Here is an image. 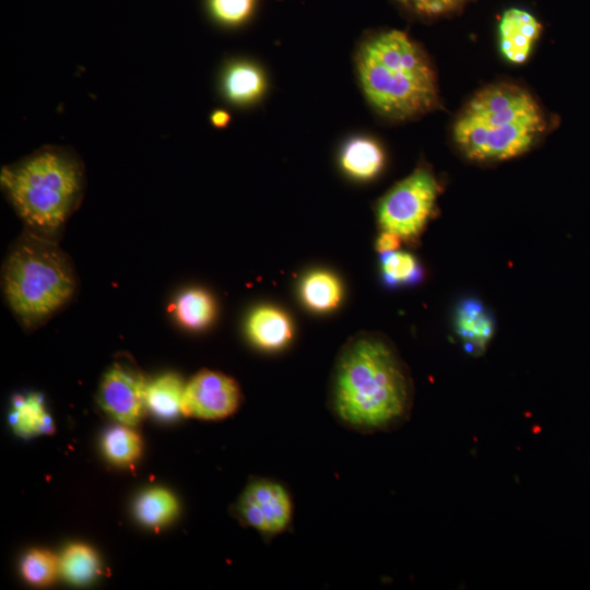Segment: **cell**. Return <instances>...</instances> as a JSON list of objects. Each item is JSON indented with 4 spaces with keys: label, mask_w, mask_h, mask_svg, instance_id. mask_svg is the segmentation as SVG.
Masks as SVG:
<instances>
[{
    "label": "cell",
    "mask_w": 590,
    "mask_h": 590,
    "mask_svg": "<svg viewBox=\"0 0 590 590\" xmlns=\"http://www.w3.org/2000/svg\"><path fill=\"white\" fill-rule=\"evenodd\" d=\"M413 386L386 340L362 334L341 350L332 376L330 409L345 427L364 434L392 430L412 410Z\"/></svg>",
    "instance_id": "cell-1"
},
{
    "label": "cell",
    "mask_w": 590,
    "mask_h": 590,
    "mask_svg": "<svg viewBox=\"0 0 590 590\" xmlns=\"http://www.w3.org/2000/svg\"><path fill=\"white\" fill-rule=\"evenodd\" d=\"M356 67L367 101L387 118H414L438 103L436 75L427 56L401 31H385L365 39Z\"/></svg>",
    "instance_id": "cell-2"
},
{
    "label": "cell",
    "mask_w": 590,
    "mask_h": 590,
    "mask_svg": "<svg viewBox=\"0 0 590 590\" xmlns=\"http://www.w3.org/2000/svg\"><path fill=\"white\" fill-rule=\"evenodd\" d=\"M545 127L542 109L526 88L496 83L464 105L453 123V140L470 160L503 161L529 151Z\"/></svg>",
    "instance_id": "cell-3"
},
{
    "label": "cell",
    "mask_w": 590,
    "mask_h": 590,
    "mask_svg": "<svg viewBox=\"0 0 590 590\" xmlns=\"http://www.w3.org/2000/svg\"><path fill=\"white\" fill-rule=\"evenodd\" d=\"M75 288L69 260L52 241L25 235L4 267V293L25 323L39 321L68 302Z\"/></svg>",
    "instance_id": "cell-4"
},
{
    "label": "cell",
    "mask_w": 590,
    "mask_h": 590,
    "mask_svg": "<svg viewBox=\"0 0 590 590\" xmlns=\"http://www.w3.org/2000/svg\"><path fill=\"white\" fill-rule=\"evenodd\" d=\"M76 164L57 151H44L4 168L1 182L22 219L43 231L57 229L80 190Z\"/></svg>",
    "instance_id": "cell-5"
},
{
    "label": "cell",
    "mask_w": 590,
    "mask_h": 590,
    "mask_svg": "<svg viewBox=\"0 0 590 590\" xmlns=\"http://www.w3.org/2000/svg\"><path fill=\"white\" fill-rule=\"evenodd\" d=\"M439 190L429 169L416 168L380 200L377 217L381 229L408 241L415 240L434 212Z\"/></svg>",
    "instance_id": "cell-6"
},
{
    "label": "cell",
    "mask_w": 590,
    "mask_h": 590,
    "mask_svg": "<svg viewBox=\"0 0 590 590\" xmlns=\"http://www.w3.org/2000/svg\"><path fill=\"white\" fill-rule=\"evenodd\" d=\"M235 509L245 524L267 536L282 533L293 516L288 492L269 479L250 482L240 494Z\"/></svg>",
    "instance_id": "cell-7"
},
{
    "label": "cell",
    "mask_w": 590,
    "mask_h": 590,
    "mask_svg": "<svg viewBox=\"0 0 590 590\" xmlns=\"http://www.w3.org/2000/svg\"><path fill=\"white\" fill-rule=\"evenodd\" d=\"M239 402L240 391L232 378L203 370L185 386L182 414L201 420H221L232 415Z\"/></svg>",
    "instance_id": "cell-8"
},
{
    "label": "cell",
    "mask_w": 590,
    "mask_h": 590,
    "mask_svg": "<svg viewBox=\"0 0 590 590\" xmlns=\"http://www.w3.org/2000/svg\"><path fill=\"white\" fill-rule=\"evenodd\" d=\"M146 387L140 373L119 364L114 365L103 377L99 403L111 417L133 426L140 421L146 405Z\"/></svg>",
    "instance_id": "cell-9"
},
{
    "label": "cell",
    "mask_w": 590,
    "mask_h": 590,
    "mask_svg": "<svg viewBox=\"0 0 590 590\" xmlns=\"http://www.w3.org/2000/svg\"><path fill=\"white\" fill-rule=\"evenodd\" d=\"M541 28L539 21L524 10L512 8L505 11L498 25L499 49L504 58L511 63H523Z\"/></svg>",
    "instance_id": "cell-10"
},
{
    "label": "cell",
    "mask_w": 590,
    "mask_h": 590,
    "mask_svg": "<svg viewBox=\"0 0 590 590\" xmlns=\"http://www.w3.org/2000/svg\"><path fill=\"white\" fill-rule=\"evenodd\" d=\"M455 330L465 350L481 354L495 332V321L488 309L476 298H464L456 307Z\"/></svg>",
    "instance_id": "cell-11"
},
{
    "label": "cell",
    "mask_w": 590,
    "mask_h": 590,
    "mask_svg": "<svg viewBox=\"0 0 590 590\" xmlns=\"http://www.w3.org/2000/svg\"><path fill=\"white\" fill-rule=\"evenodd\" d=\"M247 332L258 346L266 350H276L290 341L292 324L284 312L264 306L251 312L247 321Z\"/></svg>",
    "instance_id": "cell-12"
},
{
    "label": "cell",
    "mask_w": 590,
    "mask_h": 590,
    "mask_svg": "<svg viewBox=\"0 0 590 590\" xmlns=\"http://www.w3.org/2000/svg\"><path fill=\"white\" fill-rule=\"evenodd\" d=\"M185 386L175 374H166L148 384L145 404L157 417L169 420L182 414Z\"/></svg>",
    "instance_id": "cell-13"
},
{
    "label": "cell",
    "mask_w": 590,
    "mask_h": 590,
    "mask_svg": "<svg viewBox=\"0 0 590 590\" xmlns=\"http://www.w3.org/2000/svg\"><path fill=\"white\" fill-rule=\"evenodd\" d=\"M13 430L22 437L48 434L52 423L38 394L16 397L9 416Z\"/></svg>",
    "instance_id": "cell-14"
},
{
    "label": "cell",
    "mask_w": 590,
    "mask_h": 590,
    "mask_svg": "<svg viewBox=\"0 0 590 590\" xmlns=\"http://www.w3.org/2000/svg\"><path fill=\"white\" fill-rule=\"evenodd\" d=\"M343 168L352 176L368 179L379 173L384 165V153L380 146L370 139L356 138L343 149L341 155Z\"/></svg>",
    "instance_id": "cell-15"
},
{
    "label": "cell",
    "mask_w": 590,
    "mask_h": 590,
    "mask_svg": "<svg viewBox=\"0 0 590 590\" xmlns=\"http://www.w3.org/2000/svg\"><path fill=\"white\" fill-rule=\"evenodd\" d=\"M178 321L189 329L206 327L215 315V305L206 292L192 288L181 293L174 305Z\"/></svg>",
    "instance_id": "cell-16"
},
{
    "label": "cell",
    "mask_w": 590,
    "mask_h": 590,
    "mask_svg": "<svg viewBox=\"0 0 590 590\" xmlns=\"http://www.w3.org/2000/svg\"><path fill=\"white\" fill-rule=\"evenodd\" d=\"M178 511L174 495L164 488L142 493L135 503L137 518L145 526L158 528L168 523Z\"/></svg>",
    "instance_id": "cell-17"
},
{
    "label": "cell",
    "mask_w": 590,
    "mask_h": 590,
    "mask_svg": "<svg viewBox=\"0 0 590 590\" xmlns=\"http://www.w3.org/2000/svg\"><path fill=\"white\" fill-rule=\"evenodd\" d=\"M341 294L339 281L328 272H312L304 279L302 284L305 304L317 311L334 308L340 302Z\"/></svg>",
    "instance_id": "cell-18"
},
{
    "label": "cell",
    "mask_w": 590,
    "mask_h": 590,
    "mask_svg": "<svg viewBox=\"0 0 590 590\" xmlns=\"http://www.w3.org/2000/svg\"><path fill=\"white\" fill-rule=\"evenodd\" d=\"M262 73L252 64L232 66L224 78V90L234 102L246 103L256 99L263 91Z\"/></svg>",
    "instance_id": "cell-19"
},
{
    "label": "cell",
    "mask_w": 590,
    "mask_h": 590,
    "mask_svg": "<svg viewBox=\"0 0 590 590\" xmlns=\"http://www.w3.org/2000/svg\"><path fill=\"white\" fill-rule=\"evenodd\" d=\"M59 559L62 576L74 585L90 582L98 571L96 554L83 544L68 546Z\"/></svg>",
    "instance_id": "cell-20"
},
{
    "label": "cell",
    "mask_w": 590,
    "mask_h": 590,
    "mask_svg": "<svg viewBox=\"0 0 590 590\" xmlns=\"http://www.w3.org/2000/svg\"><path fill=\"white\" fill-rule=\"evenodd\" d=\"M105 456L116 464H130L141 455V439L128 425L110 428L103 437Z\"/></svg>",
    "instance_id": "cell-21"
},
{
    "label": "cell",
    "mask_w": 590,
    "mask_h": 590,
    "mask_svg": "<svg viewBox=\"0 0 590 590\" xmlns=\"http://www.w3.org/2000/svg\"><path fill=\"white\" fill-rule=\"evenodd\" d=\"M381 263L384 278L390 285L411 284L422 278V269L416 258L409 252H385Z\"/></svg>",
    "instance_id": "cell-22"
},
{
    "label": "cell",
    "mask_w": 590,
    "mask_h": 590,
    "mask_svg": "<svg viewBox=\"0 0 590 590\" xmlns=\"http://www.w3.org/2000/svg\"><path fill=\"white\" fill-rule=\"evenodd\" d=\"M58 570H60V559L48 551H31L22 563L24 578L37 586L50 583Z\"/></svg>",
    "instance_id": "cell-23"
},
{
    "label": "cell",
    "mask_w": 590,
    "mask_h": 590,
    "mask_svg": "<svg viewBox=\"0 0 590 590\" xmlns=\"http://www.w3.org/2000/svg\"><path fill=\"white\" fill-rule=\"evenodd\" d=\"M403 9L425 17H438L460 10L470 0H394Z\"/></svg>",
    "instance_id": "cell-24"
},
{
    "label": "cell",
    "mask_w": 590,
    "mask_h": 590,
    "mask_svg": "<svg viewBox=\"0 0 590 590\" xmlns=\"http://www.w3.org/2000/svg\"><path fill=\"white\" fill-rule=\"evenodd\" d=\"M251 4L252 0H211L214 14L228 23L243 21L249 14Z\"/></svg>",
    "instance_id": "cell-25"
},
{
    "label": "cell",
    "mask_w": 590,
    "mask_h": 590,
    "mask_svg": "<svg viewBox=\"0 0 590 590\" xmlns=\"http://www.w3.org/2000/svg\"><path fill=\"white\" fill-rule=\"evenodd\" d=\"M400 243L401 237H399L397 234L382 231L376 241V248L381 253L390 252L397 250L400 246Z\"/></svg>",
    "instance_id": "cell-26"
},
{
    "label": "cell",
    "mask_w": 590,
    "mask_h": 590,
    "mask_svg": "<svg viewBox=\"0 0 590 590\" xmlns=\"http://www.w3.org/2000/svg\"><path fill=\"white\" fill-rule=\"evenodd\" d=\"M212 123L215 127H225L229 121V115L224 110H215L211 116Z\"/></svg>",
    "instance_id": "cell-27"
}]
</instances>
